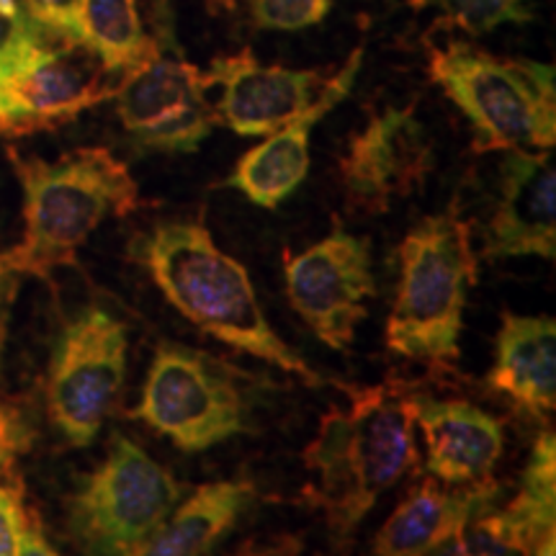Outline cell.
Wrapping results in <instances>:
<instances>
[{
    "label": "cell",
    "mask_w": 556,
    "mask_h": 556,
    "mask_svg": "<svg viewBox=\"0 0 556 556\" xmlns=\"http://www.w3.org/2000/svg\"><path fill=\"white\" fill-rule=\"evenodd\" d=\"M407 3L413 5V9L420 11V9H428V5H430V0H407Z\"/></svg>",
    "instance_id": "d6a6232c"
},
{
    "label": "cell",
    "mask_w": 556,
    "mask_h": 556,
    "mask_svg": "<svg viewBox=\"0 0 556 556\" xmlns=\"http://www.w3.org/2000/svg\"><path fill=\"white\" fill-rule=\"evenodd\" d=\"M204 9L208 16H227L238 9V0H204Z\"/></svg>",
    "instance_id": "4dcf8cb0"
},
{
    "label": "cell",
    "mask_w": 556,
    "mask_h": 556,
    "mask_svg": "<svg viewBox=\"0 0 556 556\" xmlns=\"http://www.w3.org/2000/svg\"><path fill=\"white\" fill-rule=\"evenodd\" d=\"M18 291V274L0 261V374H3V353L5 340H9V325H11V309L16 302Z\"/></svg>",
    "instance_id": "f1b7e54d"
},
{
    "label": "cell",
    "mask_w": 556,
    "mask_h": 556,
    "mask_svg": "<svg viewBox=\"0 0 556 556\" xmlns=\"http://www.w3.org/2000/svg\"><path fill=\"white\" fill-rule=\"evenodd\" d=\"M302 539L294 533H274V536H253L235 548L229 556H299Z\"/></svg>",
    "instance_id": "83f0119b"
},
{
    "label": "cell",
    "mask_w": 556,
    "mask_h": 556,
    "mask_svg": "<svg viewBox=\"0 0 556 556\" xmlns=\"http://www.w3.org/2000/svg\"><path fill=\"white\" fill-rule=\"evenodd\" d=\"M150 13L157 52L116 80V116L139 152H197L219 124L206 96L212 80L180 50L170 0H152Z\"/></svg>",
    "instance_id": "8992f818"
},
{
    "label": "cell",
    "mask_w": 556,
    "mask_h": 556,
    "mask_svg": "<svg viewBox=\"0 0 556 556\" xmlns=\"http://www.w3.org/2000/svg\"><path fill=\"white\" fill-rule=\"evenodd\" d=\"M250 24L261 31H302L323 24L336 0H245Z\"/></svg>",
    "instance_id": "cb8c5ba5"
},
{
    "label": "cell",
    "mask_w": 556,
    "mask_h": 556,
    "mask_svg": "<svg viewBox=\"0 0 556 556\" xmlns=\"http://www.w3.org/2000/svg\"><path fill=\"white\" fill-rule=\"evenodd\" d=\"M186 486L124 433L67 500V533L83 556H124L180 503Z\"/></svg>",
    "instance_id": "52a82bcc"
},
{
    "label": "cell",
    "mask_w": 556,
    "mask_h": 556,
    "mask_svg": "<svg viewBox=\"0 0 556 556\" xmlns=\"http://www.w3.org/2000/svg\"><path fill=\"white\" fill-rule=\"evenodd\" d=\"M435 168V148L415 106H387L348 139L338 163L343 197L353 212L384 214L409 199Z\"/></svg>",
    "instance_id": "8fae6325"
},
{
    "label": "cell",
    "mask_w": 556,
    "mask_h": 556,
    "mask_svg": "<svg viewBox=\"0 0 556 556\" xmlns=\"http://www.w3.org/2000/svg\"><path fill=\"white\" fill-rule=\"evenodd\" d=\"M438 5L448 26L469 37H484L505 24H531L536 18L533 0H430Z\"/></svg>",
    "instance_id": "603a6c76"
},
{
    "label": "cell",
    "mask_w": 556,
    "mask_h": 556,
    "mask_svg": "<svg viewBox=\"0 0 556 556\" xmlns=\"http://www.w3.org/2000/svg\"><path fill=\"white\" fill-rule=\"evenodd\" d=\"M351 407L319 417L304 448L309 484L304 500L319 507L338 539L351 536L384 492L417 467V397L405 381L351 387Z\"/></svg>",
    "instance_id": "7a4b0ae2"
},
{
    "label": "cell",
    "mask_w": 556,
    "mask_h": 556,
    "mask_svg": "<svg viewBox=\"0 0 556 556\" xmlns=\"http://www.w3.org/2000/svg\"><path fill=\"white\" fill-rule=\"evenodd\" d=\"M400 281L387 317V348L430 371L462 356L464 309L477 281L471 227L456 204L422 217L400 242Z\"/></svg>",
    "instance_id": "277c9868"
},
{
    "label": "cell",
    "mask_w": 556,
    "mask_h": 556,
    "mask_svg": "<svg viewBox=\"0 0 556 556\" xmlns=\"http://www.w3.org/2000/svg\"><path fill=\"white\" fill-rule=\"evenodd\" d=\"M127 325L109 309L83 307L65 323L47 374V413L73 448H86L127 379Z\"/></svg>",
    "instance_id": "9c48e42d"
},
{
    "label": "cell",
    "mask_w": 556,
    "mask_h": 556,
    "mask_svg": "<svg viewBox=\"0 0 556 556\" xmlns=\"http://www.w3.org/2000/svg\"><path fill=\"white\" fill-rule=\"evenodd\" d=\"M212 86H222L217 122L238 137H266L309 109L325 86L319 70L266 65L250 50L217 54L206 67Z\"/></svg>",
    "instance_id": "5bb4252c"
},
{
    "label": "cell",
    "mask_w": 556,
    "mask_h": 556,
    "mask_svg": "<svg viewBox=\"0 0 556 556\" xmlns=\"http://www.w3.org/2000/svg\"><path fill=\"white\" fill-rule=\"evenodd\" d=\"M291 309L332 351H348L377 296L371 240L336 227L315 245L283 253Z\"/></svg>",
    "instance_id": "30bf717a"
},
{
    "label": "cell",
    "mask_w": 556,
    "mask_h": 556,
    "mask_svg": "<svg viewBox=\"0 0 556 556\" xmlns=\"http://www.w3.org/2000/svg\"><path fill=\"white\" fill-rule=\"evenodd\" d=\"M428 75L469 119L477 152L554 150V65L448 41L430 50Z\"/></svg>",
    "instance_id": "5b68a950"
},
{
    "label": "cell",
    "mask_w": 556,
    "mask_h": 556,
    "mask_svg": "<svg viewBox=\"0 0 556 556\" xmlns=\"http://www.w3.org/2000/svg\"><path fill=\"white\" fill-rule=\"evenodd\" d=\"M361 65H364V47H356L351 58L345 60V65L330 80H325L315 103L294 119H289L283 127L266 135V139L255 144L253 150H248L229 173L225 186L240 191L242 197L261 208H276L283 204L304 184L309 173L312 129L338 103H343L351 96Z\"/></svg>",
    "instance_id": "9a60e30c"
},
{
    "label": "cell",
    "mask_w": 556,
    "mask_h": 556,
    "mask_svg": "<svg viewBox=\"0 0 556 556\" xmlns=\"http://www.w3.org/2000/svg\"><path fill=\"white\" fill-rule=\"evenodd\" d=\"M24 191V238L0 261L16 274L47 278L73 266L90 235L111 217H127L142 204L137 180L106 148H78L58 160L24 157L9 150Z\"/></svg>",
    "instance_id": "3957f363"
},
{
    "label": "cell",
    "mask_w": 556,
    "mask_h": 556,
    "mask_svg": "<svg viewBox=\"0 0 556 556\" xmlns=\"http://www.w3.org/2000/svg\"><path fill=\"white\" fill-rule=\"evenodd\" d=\"M536 556H554V536H548L544 544L536 548Z\"/></svg>",
    "instance_id": "1f68e13d"
},
{
    "label": "cell",
    "mask_w": 556,
    "mask_h": 556,
    "mask_svg": "<svg viewBox=\"0 0 556 556\" xmlns=\"http://www.w3.org/2000/svg\"><path fill=\"white\" fill-rule=\"evenodd\" d=\"M482 235L484 261L556 255V168L552 150H505Z\"/></svg>",
    "instance_id": "4fadbf2b"
},
{
    "label": "cell",
    "mask_w": 556,
    "mask_h": 556,
    "mask_svg": "<svg viewBox=\"0 0 556 556\" xmlns=\"http://www.w3.org/2000/svg\"><path fill=\"white\" fill-rule=\"evenodd\" d=\"M116 78L83 45L62 41L0 80V137L58 129L114 96Z\"/></svg>",
    "instance_id": "7c38bea8"
},
{
    "label": "cell",
    "mask_w": 556,
    "mask_h": 556,
    "mask_svg": "<svg viewBox=\"0 0 556 556\" xmlns=\"http://www.w3.org/2000/svg\"><path fill=\"white\" fill-rule=\"evenodd\" d=\"M490 513L477 518L458 536L446 541L443 546H438L428 556H520L516 548L507 544V539L500 533V528L495 526Z\"/></svg>",
    "instance_id": "d4e9b609"
},
{
    "label": "cell",
    "mask_w": 556,
    "mask_h": 556,
    "mask_svg": "<svg viewBox=\"0 0 556 556\" xmlns=\"http://www.w3.org/2000/svg\"><path fill=\"white\" fill-rule=\"evenodd\" d=\"M486 387L528 417L544 420L556 405V323L503 309Z\"/></svg>",
    "instance_id": "ac0fdd59"
},
{
    "label": "cell",
    "mask_w": 556,
    "mask_h": 556,
    "mask_svg": "<svg viewBox=\"0 0 556 556\" xmlns=\"http://www.w3.org/2000/svg\"><path fill=\"white\" fill-rule=\"evenodd\" d=\"M34 430L29 415L18 405L0 402V475H9L24 451H29Z\"/></svg>",
    "instance_id": "484cf974"
},
{
    "label": "cell",
    "mask_w": 556,
    "mask_h": 556,
    "mask_svg": "<svg viewBox=\"0 0 556 556\" xmlns=\"http://www.w3.org/2000/svg\"><path fill=\"white\" fill-rule=\"evenodd\" d=\"M507 544L520 556H531L554 536L556 516V443L554 433H541L528 456L516 497L505 510L490 513Z\"/></svg>",
    "instance_id": "ffe728a7"
},
{
    "label": "cell",
    "mask_w": 556,
    "mask_h": 556,
    "mask_svg": "<svg viewBox=\"0 0 556 556\" xmlns=\"http://www.w3.org/2000/svg\"><path fill=\"white\" fill-rule=\"evenodd\" d=\"M255 486L250 482H208L184 503L148 539L124 556H204L232 531L242 513L253 505Z\"/></svg>",
    "instance_id": "d6986e66"
},
{
    "label": "cell",
    "mask_w": 556,
    "mask_h": 556,
    "mask_svg": "<svg viewBox=\"0 0 556 556\" xmlns=\"http://www.w3.org/2000/svg\"><path fill=\"white\" fill-rule=\"evenodd\" d=\"M16 556H60V554H58V548H54L50 541L45 539L41 528L37 523H31V520H26L24 531H21Z\"/></svg>",
    "instance_id": "f546056e"
},
{
    "label": "cell",
    "mask_w": 556,
    "mask_h": 556,
    "mask_svg": "<svg viewBox=\"0 0 556 556\" xmlns=\"http://www.w3.org/2000/svg\"><path fill=\"white\" fill-rule=\"evenodd\" d=\"M129 253L201 332L281 368L307 387L328 384L270 328L248 268L214 242L201 217L155 222L131 240Z\"/></svg>",
    "instance_id": "6da1fadb"
},
{
    "label": "cell",
    "mask_w": 556,
    "mask_h": 556,
    "mask_svg": "<svg viewBox=\"0 0 556 556\" xmlns=\"http://www.w3.org/2000/svg\"><path fill=\"white\" fill-rule=\"evenodd\" d=\"M26 516L21 490L0 484V556H16L21 531H24Z\"/></svg>",
    "instance_id": "4316f807"
},
{
    "label": "cell",
    "mask_w": 556,
    "mask_h": 556,
    "mask_svg": "<svg viewBox=\"0 0 556 556\" xmlns=\"http://www.w3.org/2000/svg\"><path fill=\"white\" fill-rule=\"evenodd\" d=\"M78 41L116 80L157 52L137 0H78Z\"/></svg>",
    "instance_id": "44dd1931"
},
{
    "label": "cell",
    "mask_w": 556,
    "mask_h": 556,
    "mask_svg": "<svg viewBox=\"0 0 556 556\" xmlns=\"http://www.w3.org/2000/svg\"><path fill=\"white\" fill-rule=\"evenodd\" d=\"M52 34L26 11L21 0H0V80L21 73L52 50L54 45L47 41Z\"/></svg>",
    "instance_id": "7402d4cb"
},
{
    "label": "cell",
    "mask_w": 556,
    "mask_h": 556,
    "mask_svg": "<svg viewBox=\"0 0 556 556\" xmlns=\"http://www.w3.org/2000/svg\"><path fill=\"white\" fill-rule=\"evenodd\" d=\"M417 428L426 438V469L443 484H477L495 475L505 428L467 400L417 397Z\"/></svg>",
    "instance_id": "e0dca14e"
},
{
    "label": "cell",
    "mask_w": 556,
    "mask_h": 556,
    "mask_svg": "<svg viewBox=\"0 0 556 556\" xmlns=\"http://www.w3.org/2000/svg\"><path fill=\"white\" fill-rule=\"evenodd\" d=\"M131 417L180 451H206L248 430V400L222 361L163 340L152 353Z\"/></svg>",
    "instance_id": "ba28073f"
},
{
    "label": "cell",
    "mask_w": 556,
    "mask_h": 556,
    "mask_svg": "<svg viewBox=\"0 0 556 556\" xmlns=\"http://www.w3.org/2000/svg\"><path fill=\"white\" fill-rule=\"evenodd\" d=\"M503 486L495 479L477 484H441L422 479L394 507L374 536V556H428L477 518L495 510Z\"/></svg>",
    "instance_id": "2e32d148"
}]
</instances>
